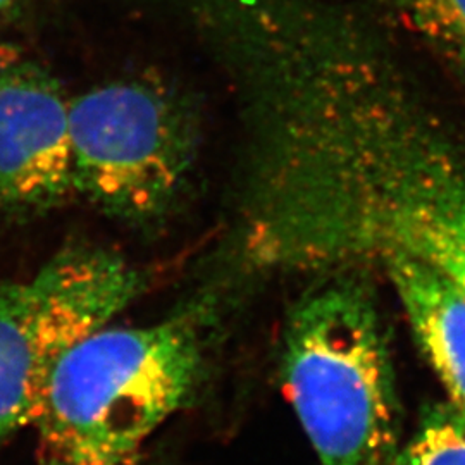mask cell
Instances as JSON below:
<instances>
[{
  "instance_id": "7",
  "label": "cell",
  "mask_w": 465,
  "mask_h": 465,
  "mask_svg": "<svg viewBox=\"0 0 465 465\" xmlns=\"http://www.w3.org/2000/svg\"><path fill=\"white\" fill-rule=\"evenodd\" d=\"M399 293L417 341L465 419V293L431 264L403 252L378 259Z\"/></svg>"
},
{
  "instance_id": "8",
  "label": "cell",
  "mask_w": 465,
  "mask_h": 465,
  "mask_svg": "<svg viewBox=\"0 0 465 465\" xmlns=\"http://www.w3.org/2000/svg\"><path fill=\"white\" fill-rule=\"evenodd\" d=\"M391 465H465L464 417L451 405L434 407Z\"/></svg>"
},
{
  "instance_id": "6",
  "label": "cell",
  "mask_w": 465,
  "mask_h": 465,
  "mask_svg": "<svg viewBox=\"0 0 465 465\" xmlns=\"http://www.w3.org/2000/svg\"><path fill=\"white\" fill-rule=\"evenodd\" d=\"M64 88L16 50H0V209L45 211L74 195Z\"/></svg>"
},
{
  "instance_id": "4",
  "label": "cell",
  "mask_w": 465,
  "mask_h": 465,
  "mask_svg": "<svg viewBox=\"0 0 465 465\" xmlns=\"http://www.w3.org/2000/svg\"><path fill=\"white\" fill-rule=\"evenodd\" d=\"M74 195L128 223L164 216L197 161V121L167 88L100 84L69 105Z\"/></svg>"
},
{
  "instance_id": "2",
  "label": "cell",
  "mask_w": 465,
  "mask_h": 465,
  "mask_svg": "<svg viewBox=\"0 0 465 465\" xmlns=\"http://www.w3.org/2000/svg\"><path fill=\"white\" fill-rule=\"evenodd\" d=\"M203 364L197 312L86 334L54 362L40 388L34 426L42 459L138 462L150 436L195 397Z\"/></svg>"
},
{
  "instance_id": "9",
  "label": "cell",
  "mask_w": 465,
  "mask_h": 465,
  "mask_svg": "<svg viewBox=\"0 0 465 465\" xmlns=\"http://www.w3.org/2000/svg\"><path fill=\"white\" fill-rule=\"evenodd\" d=\"M434 47L465 66V0H388Z\"/></svg>"
},
{
  "instance_id": "5",
  "label": "cell",
  "mask_w": 465,
  "mask_h": 465,
  "mask_svg": "<svg viewBox=\"0 0 465 465\" xmlns=\"http://www.w3.org/2000/svg\"><path fill=\"white\" fill-rule=\"evenodd\" d=\"M142 290L136 267L94 245L59 252L28 282H0V441L34 424L54 362L107 326Z\"/></svg>"
},
{
  "instance_id": "1",
  "label": "cell",
  "mask_w": 465,
  "mask_h": 465,
  "mask_svg": "<svg viewBox=\"0 0 465 465\" xmlns=\"http://www.w3.org/2000/svg\"><path fill=\"white\" fill-rule=\"evenodd\" d=\"M380 74L332 117L317 155V261L417 257L465 293V163Z\"/></svg>"
},
{
  "instance_id": "11",
  "label": "cell",
  "mask_w": 465,
  "mask_h": 465,
  "mask_svg": "<svg viewBox=\"0 0 465 465\" xmlns=\"http://www.w3.org/2000/svg\"><path fill=\"white\" fill-rule=\"evenodd\" d=\"M42 465H78V464H69V462H63V460H54V459H42ZM126 465H140V460H138V462H134V464H126Z\"/></svg>"
},
{
  "instance_id": "3",
  "label": "cell",
  "mask_w": 465,
  "mask_h": 465,
  "mask_svg": "<svg viewBox=\"0 0 465 465\" xmlns=\"http://www.w3.org/2000/svg\"><path fill=\"white\" fill-rule=\"evenodd\" d=\"M282 380L321 465H391L400 407L380 317L366 288L331 280L290 311Z\"/></svg>"
},
{
  "instance_id": "10",
  "label": "cell",
  "mask_w": 465,
  "mask_h": 465,
  "mask_svg": "<svg viewBox=\"0 0 465 465\" xmlns=\"http://www.w3.org/2000/svg\"><path fill=\"white\" fill-rule=\"evenodd\" d=\"M23 0H0V25L15 16Z\"/></svg>"
}]
</instances>
